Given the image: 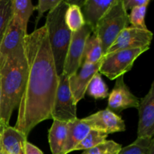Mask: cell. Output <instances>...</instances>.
I'll use <instances>...</instances> for the list:
<instances>
[{"label": "cell", "mask_w": 154, "mask_h": 154, "mask_svg": "<svg viewBox=\"0 0 154 154\" xmlns=\"http://www.w3.org/2000/svg\"><path fill=\"white\" fill-rule=\"evenodd\" d=\"M108 135L105 134V132H102L101 131L90 129L85 138L74 149V151L75 150H87L93 148L106 141Z\"/></svg>", "instance_id": "22"}, {"label": "cell", "mask_w": 154, "mask_h": 154, "mask_svg": "<svg viewBox=\"0 0 154 154\" xmlns=\"http://www.w3.org/2000/svg\"><path fill=\"white\" fill-rule=\"evenodd\" d=\"M5 127V126L4 125V123H3L2 121H0V153L2 152V147L1 138H2V134L3 129H4Z\"/></svg>", "instance_id": "30"}, {"label": "cell", "mask_w": 154, "mask_h": 154, "mask_svg": "<svg viewBox=\"0 0 154 154\" xmlns=\"http://www.w3.org/2000/svg\"><path fill=\"white\" fill-rule=\"evenodd\" d=\"M137 138H153L154 135V83L145 96L139 100Z\"/></svg>", "instance_id": "10"}, {"label": "cell", "mask_w": 154, "mask_h": 154, "mask_svg": "<svg viewBox=\"0 0 154 154\" xmlns=\"http://www.w3.org/2000/svg\"><path fill=\"white\" fill-rule=\"evenodd\" d=\"M27 76V60L24 42L8 54L0 67V120L9 126L11 117L18 108Z\"/></svg>", "instance_id": "2"}, {"label": "cell", "mask_w": 154, "mask_h": 154, "mask_svg": "<svg viewBox=\"0 0 154 154\" xmlns=\"http://www.w3.org/2000/svg\"><path fill=\"white\" fill-rule=\"evenodd\" d=\"M121 148V144L112 140H106L93 148L84 150L81 154H117Z\"/></svg>", "instance_id": "25"}, {"label": "cell", "mask_w": 154, "mask_h": 154, "mask_svg": "<svg viewBox=\"0 0 154 154\" xmlns=\"http://www.w3.org/2000/svg\"><path fill=\"white\" fill-rule=\"evenodd\" d=\"M65 20L72 32L78 31L86 23L81 8L75 5H69L66 12Z\"/></svg>", "instance_id": "21"}, {"label": "cell", "mask_w": 154, "mask_h": 154, "mask_svg": "<svg viewBox=\"0 0 154 154\" xmlns=\"http://www.w3.org/2000/svg\"><path fill=\"white\" fill-rule=\"evenodd\" d=\"M0 105H1V84H0Z\"/></svg>", "instance_id": "32"}, {"label": "cell", "mask_w": 154, "mask_h": 154, "mask_svg": "<svg viewBox=\"0 0 154 154\" xmlns=\"http://www.w3.org/2000/svg\"><path fill=\"white\" fill-rule=\"evenodd\" d=\"M153 33L149 29L144 30L132 26H128L117 36L105 55L122 50L150 48Z\"/></svg>", "instance_id": "8"}, {"label": "cell", "mask_w": 154, "mask_h": 154, "mask_svg": "<svg viewBox=\"0 0 154 154\" xmlns=\"http://www.w3.org/2000/svg\"><path fill=\"white\" fill-rule=\"evenodd\" d=\"M92 32L91 27L85 23L78 31L72 33L63 72V75L68 78L76 73L81 68L86 42Z\"/></svg>", "instance_id": "7"}, {"label": "cell", "mask_w": 154, "mask_h": 154, "mask_svg": "<svg viewBox=\"0 0 154 154\" xmlns=\"http://www.w3.org/2000/svg\"><path fill=\"white\" fill-rule=\"evenodd\" d=\"M2 147L5 154H24L27 137L14 127L5 126L2 134Z\"/></svg>", "instance_id": "15"}, {"label": "cell", "mask_w": 154, "mask_h": 154, "mask_svg": "<svg viewBox=\"0 0 154 154\" xmlns=\"http://www.w3.org/2000/svg\"><path fill=\"white\" fill-rule=\"evenodd\" d=\"M150 2V0H123V6L126 11L139 6L148 5Z\"/></svg>", "instance_id": "28"}, {"label": "cell", "mask_w": 154, "mask_h": 154, "mask_svg": "<svg viewBox=\"0 0 154 154\" xmlns=\"http://www.w3.org/2000/svg\"><path fill=\"white\" fill-rule=\"evenodd\" d=\"M24 154H43V153L34 144L26 141L24 144Z\"/></svg>", "instance_id": "29"}, {"label": "cell", "mask_w": 154, "mask_h": 154, "mask_svg": "<svg viewBox=\"0 0 154 154\" xmlns=\"http://www.w3.org/2000/svg\"><path fill=\"white\" fill-rule=\"evenodd\" d=\"M102 60L95 64H82L80 70L69 78V87L76 104L85 96L87 87L93 77L99 72Z\"/></svg>", "instance_id": "12"}, {"label": "cell", "mask_w": 154, "mask_h": 154, "mask_svg": "<svg viewBox=\"0 0 154 154\" xmlns=\"http://www.w3.org/2000/svg\"><path fill=\"white\" fill-rule=\"evenodd\" d=\"M13 16L12 0H0V44Z\"/></svg>", "instance_id": "23"}, {"label": "cell", "mask_w": 154, "mask_h": 154, "mask_svg": "<svg viewBox=\"0 0 154 154\" xmlns=\"http://www.w3.org/2000/svg\"><path fill=\"white\" fill-rule=\"evenodd\" d=\"M61 0H39L38 2L37 7L35 8L38 10V16L36 17L35 26H37L38 23L42 17L43 16L44 13L48 11H51L54 9L57 5L60 4Z\"/></svg>", "instance_id": "27"}, {"label": "cell", "mask_w": 154, "mask_h": 154, "mask_svg": "<svg viewBox=\"0 0 154 154\" xmlns=\"http://www.w3.org/2000/svg\"><path fill=\"white\" fill-rule=\"evenodd\" d=\"M86 93L95 99H104L109 96L108 87L102 78L99 72H97L90 81Z\"/></svg>", "instance_id": "20"}, {"label": "cell", "mask_w": 154, "mask_h": 154, "mask_svg": "<svg viewBox=\"0 0 154 154\" xmlns=\"http://www.w3.org/2000/svg\"><path fill=\"white\" fill-rule=\"evenodd\" d=\"M53 120L54 122L48 135L50 147L52 154H61L67 136L69 122Z\"/></svg>", "instance_id": "17"}, {"label": "cell", "mask_w": 154, "mask_h": 154, "mask_svg": "<svg viewBox=\"0 0 154 154\" xmlns=\"http://www.w3.org/2000/svg\"><path fill=\"white\" fill-rule=\"evenodd\" d=\"M81 120L91 129L101 131L107 135L126 130L124 120L118 114L108 108L98 111Z\"/></svg>", "instance_id": "9"}, {"label": "cell", "mask_w": 154, "mask_h": 154, "mask_svg": "<svg viewBox=\"0 0 154 154\" xmlns=\"http://www.w3.org/2000/svg\"><path fill=\"white\" fill-rule=\"evenodd\" d=\"M90 129V126L81 119L77 118L73 121L69 122L67 136L61 154H68L74 151V149L85 138Z\"/></svg>", "instance_id": "16"}, {"label": "cell", "mask_w": 154, "mask_h": 154, "mask_svg": "<svg viewBox=\"0 0 154 154\" xmlns=\"http://www.w3.org/2000/svg\"><path fill=\"white\" fill-rule=\"evenodd\" d=\"M150 48L122 50L104 56L99 72L110 80H116L132 69L134 63L140 55Z\"/></svg>", "instance_id": "5"}, {"label": "cell", "mask_w": 154, "mask_h": 154, "mask_svg": "<svg viewBox=\"0 0 154 154\" xmlns=\"http://www.w3.org/2000/svg\"><path fill=\"white\" fill-rule=\"evenodd\" d=\"M108 98V109L115 114H119L123 110L130 108H138L139 100L131 92L126 83L123 76L116 79L115 85Z\"/></svg>", "instance_id": "11"}, {"label": "cell", "mask_w": 154, "mask_h": 154, "mask_svg": "<svg viewBox=\"0 0 154 154\" xmlns=\"http://www.w3.org/2000/svg\"><path fill=\"white\" fill-rule=\"evenodd\" d=\"M2 66V60H1V57H0V67Z\"/></svg>", "instance_id": "33"}, {"label": "cell", "mask_w": 154, "mask_h": 154, "mask_svg": "<svg viewBox=\"0 0 154 154\" xmlns=\"http://www.w3.org/2000/svg\"><path fill=\"white\" fill-rule=\"evenodd\" d=\"M13 14L19 20L22 29L27 33L29 20L32 14L35 7L30 0H12Z\"/></svg>", "instance_id": "19"}, {"label": "cell", "mask_w": 154, "mask_h": 154, "mask_svg": "<svg viewBox=\"0 0 154 154\" xmlns=\"http://www.w3.org/2000/svg\"><path fill=\"white\" fill-rule=\"evenodd\" d=\"M116 0H85L81 8L85 23L92 28L93 32L96 29L98 23L103 17L110 8L114 4Z\"/></svg>", "instance_id": "14"}, {"label": "cell", "mask_w": 154, "mask_h": 154, "mask_svg": "<svg viewBox=\"0 0 154 154\" xmlns=\"http://www.w3.org/2000/svg\"><path fill=\"white\" fill-rule=\"evenodd\" d=\"M0 154H5V153H4V152H3V151H2V153H0Z\"/></svg>", "instance_id": "34"}, {"label": "cell", "mask_w": 154, "mask_h": 154, "mask_svg": "<svg viewBox=\"0 0 154 154\" xmlns=\"http://www.w3.org/2000/svg\"><path fill=\"white\" fill-rule=\"evenodd\" d=\"M148 154H154V139L153 138H152L151 140V143H150Z\"/></svg>", "instance_id": "31"}, {"label": "cell", "mask_w": 154, "mask_h": 154, "mask_svg": "<svg viewBox=\"0 0 154 154\" xmlns=\"http://www.w3.org/2000/svg\"><path fill=\"white\" fill-rule=\"evenodd\" d=\"M129 23V14L125 10L123 0H116L93 32L102 44L104 56Z\"/></svg>", "instance_id": "4"}, {"label": "cell", "mask_w": 154, "mask_h": 154, "mask_svg": "<svg viewBox=\"0 0 154 154\" xmlns=\"http://www.w3.org/2000/svg\"><path fill=\"white\" fill-rule=\"evenodd\" d=\"M148 5H142L134 8L129 15V22L131 26L141 29H148L145 23V15Z\"/></svg>", "instance_id": "26"}, {"label": "cell", "mask_w": 154, "mask_h": 154, "mask_svg": "<svg viewBox=\"0 0 154 154\" xmlns=\"http://www.w3.org/2000/svg\"><path fill=\"white\" fill-rule=\"evenodd\" d=\"M27 35L23 31L19 20L13 14L4 37L0 44V57L2 64L5 59L13 52L17 48L24 42V38Z\"/></svg>", "instance_id": "13"}, {"label": "cell", "mask_w": 154, "mask_h": 154, "mask_svg": "<svg viewBox=\"0 0 154 154\" xmlns=\"http://www.w3.org/2000/svg\"><path fill=\"white\" fill-rule=\"evenodd\" d=\"M68 7L69 4L64 0H61L58 5L48 12L45 25L58 75L63 74L65 60L72 38V32L65 20Z\"/></svg>", "instance_id": "3"}, {"label": "cell", "mask_w": 154, "mask_h": 154, "mask_svg": "<svg viewBox=\"0 0 154 154\" xmlns=\"http://www.w3.org/2000/svg\"><path fill=\"white\" fill-rule=\"evenodd\" d=\"M52 120L71 122L76 120L77 104L72 96L69 78L63 74L59 75V84L53 106Z\"/></svg>", "instance_id": "6"}, {"label": "cell", "mask_w": 154, "mask_h": 154, "mask_svg": "<svg viewBox=\"0 0 154 154\" xmlns=\"http://www.w3.org/2000/svg\"><path fill=\"white\" fill-rule=\"evenodd\" d=\"M152 138H136L132 144L122 147L117 154H148Z\"/></svg>", "instance_id": "24"}, {"label": "cell", "mask_w": 154, "mask_h": 154, "mask_svg": "<svg viewBox=\"0 0 154 154\" xmlns=\"http://www.w3.org/2000/svg\"><path fill=\"white\" fill-rule=\"evenodd\" d=\"M103 58L104 53L102 44L96 34L93 33L86 42L82 57V64H95Z\"/></svg>", "instance_id": "18"}, {"label": "cell", "mask_w": 154, "mask_h": 154, "mask_svg": "<svg viewBox=\"0 0 154 154\" xmlns=\"http://www.w3.org/2000/svg\"><path fill=\"white\" fill-rule=\"evenodd\" d=\"M24 45L27 76L14 128L28 137L38 123L52 119L59 75L45 26L27 34Z\"/></svg>", "instance_id": "1"}]
</instances>
